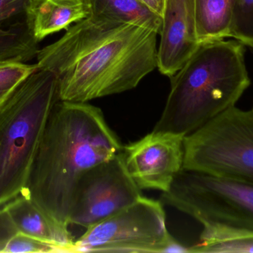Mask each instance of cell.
Instances as JSON below:
<instances>
[{
	"label": "cell",
	"instance_id": "1",
	"mask_svg": "<svg viewBox=\"0 0 253 253\" xmlns=\"http://www.w3.org/2000/svg\"><path fill=\"white\" fill-rule=\"evenodd\" d=\"M156 31L89 16L40 49V69L56 75L58 99L87 102L135 89L158 66Z\"/></svg>",
	"mask_w": 253,
	"mask_h": 253
},
{
	"label": "cell",
	"instance_id": "2",
	"mask_svg": "<svg viewBox=\"0 0 253 253\" xmlns=\"http://www.w3.org/2000/svg\"><path fill=\"white\" fill-rule=\"evenodd\" d=\"M123 149L100 108L87 102L58 101L22 194L53 221L68 227L83 175Z\"/></svg>",
	"mask_w": 253,
	"mask_h": 253
},
{
	"label": "cell",
	"instance_id": "3",
	"mask_svg": "<svg viewBox=\"0 0 253 253\" xmlns=\"http://www.w3.org/2000/svg\"><path fill=\"white\" fill-rule=\"evenodd\" d=\"M245 53V45L236 40L201 43L170 77V92L153 130L187 136L236 105L251 85Z\"/></svg>",
	"mask_w": 253,
	"mask_h": 253
},
{
	"label": "cell",
	"instance_id": "4",
	"mask_svg": "<svg viewBox=\"0 0 253 253\" xmlns=\"http://www.w3.org/2000/svg\"><path fill=\"white\" fill-rule=\"evenodd\" d=\"M58 99L51 71L39 68L0 108V207L23 193Z\"/></svg>",
	"mask_w": 253,
	"mask_h": 253
},
{
	"label": "cell",
	"instance_id": "5",
	"mask_svg": "<svg viewBox=\"0 0 253 253\" xmlns=\"http://www.w3.org/2000/svg\"><path fill=\"white\" fill-rule=\"evenodd\" d=\"M161 202L203 227L253 233V182L182 169Z\"/></svg>",
	"mask_w": 253,
	"mask_h": 253
},
{
	"label": "cell",
	"instance_id": "6",
	"mask_svg": "<svg viewBox=\"0 0 253 253\" xmlns=\"http://www.w3.org/2000/svg\"><path fill=\"white\" fill-rule=\"evenodd\" d=\"M183 169L253 182V112L235 106L184 137Z\"/></svg>",
	"mask_w": 253,
	"mask_h": 253
},
{
	"label": "cell",
	"instance_id": "7",
	"mask_svg": "<svg viewBox=\"0 0 253 253\" xmlns=\"http://www.w3.org/2000/svg\"><path fill=\"white\" fill-rule=\"evenodd\" d=\"M71 253L187 252L168 231L161 201L141 196L115 215L86 229Z\"/></svg>",
	"mask_w": 253,
	"mask_h": 253
},
{
	"label": "cell",
	"instance_id": "8",
	"mask_svg": "<svg viewBox=\"0 0 253 253\" xmlns=\"http://www.w3.org/2000/svg\"><path fill=\"white\" fill-rule=\"evenodd\" d=\"M142 196L128 172L123 151L86 172L79 181L70 224L88 228Z\"/></svg>",
	"mask_w": 253,
	"mask_h": 253
},
{
	"label": "cell",
	"instance_id": "9",
	"mask_svg": "<svg viewBox=\"0 0 253 253\" xmlns=\"http://www.w3.org/2000/svg\"><path fill=\"white\" fill-rule=\"evenodd\" d=\"M184 135L155 131L123 147L126 169L140 189L169 191L184 164Z\"/></svg>",
	"mask_w": 253,
	"mask_h": 253
},
{
	"label": "cell",
	"instance_id": "10",
	"mask_svg": "<svg viewBox=\"0 0 253 253\" xmlns=\"http://www.w3.org/2000/svg\"><path fill=\"white\" fill-rule=\"evenodd\" d=\"M159 35L157 68L170 78L200 45L196 34V0H166Z\"/></svg>",
	"mask_w": 253,
	"mask_h": 253
},
{
	"label": "cell",
	"instance_id": "11",
	"mask_svg": "<svg viewBox=\"0 0 253 253\" xmlns=\"http://www.w3.org/2000/svg\"><path fill=\"white\" fill-rule=\"evenodd\" d=\"M90 15L87 0H30L25 10V22L33 37L40 43Z\"/></svg>",
	"mask_w": 253,
	"mask_h": 253
},
{
	"label": "cell",
	"instance_id": "12",
	"mask_svg": "<svg viewBox=\"0 0 253 253\" xmlns=\"http://www.w3.org/2000/svg\"><path fill=\"white\" fill-rule=\"evenodd\" d=\"M19 233L52 244L61 253H71L74 241L68 230L47 216L35 202L19 195L4 206Z\"/></svg>",
	"mask_w": 253,
	"mask_h": 253
},
{
	"label": "cell",
	"instance_id": "13",
	"mask_svg": "<svg viewBox=\"0 0 253 253\" xmlns=\"http://www.w3.org/2000/svg\"><path fill=\"white\" fill-rule=\"evenodd\" d=\"M236 0H196V34L199 43L230 37Z\"/></svg>",
	"mask_w": 253,
	"mask_h": 253
},
{
	"label": "cell",
	"instance_id": "14",
	"mask_svg": "<svg viewBox=\"0 0 253 253\" xmlns=\"http://www.w3.org/2000/svg\"><path fill=\"white\" fill-rule=\"evenodd\" d=\"M90 16L145 27L160 34L162 18L139 0H87Z\"/></svg>",
	"mask_w": 253,
	"mask_h": 253
},
{
	"label": "cell",
	"instance_id": "15",
	"mask_svg": "<svg viewBox=\"0 0 253 253\" xmlns=\"http://www.w3.org/2000/svg\"><path fill=\"white\" fill-rule=\"evenodd\" d=\"M188 253H253V233L203 227L199 243Z\"/></svg>",
	"mask_w": 253,
	"mask_h": 253
},
{
	"label": "cell",
	"instance_id": "16",
	"mask_svg": "<svg viewBox=\"0 0 253 253\" xmlns=\"http://www.w3.org/2000/svg\"><path fill=\"white\" fill-rule=\"evenodd\" d=\"M38 44L25 22L0 30V60L29 62L37 57Z\"/></svg>",
	"mask_w": 253,
	"mask_h": 253
},
{
	"label": "cell",
	"instance_id": "17",
	"mask_svg": "<svg viewBox=\"0 0 253 253\" xmlns=\"http://www.w3.org/2000/svg\"><path fill=\"white\" fill-rule=\"evenodd\" d=\"M38 69L37 63L0 60V108L19 85Z\"/></svg>",
	"mask_w": 253,
	"mask_h": 253
},
{
	"label": "cell",
	"instance_id": "18",
	"mask_svg": "<svg viewBox=\"0 0 253 253\" xmlns=\"http://www.w3.org/2000/svg\"><path fill=\"white\" fill-rule=\"evenodd\" d=\"M230 37L253 48V0H236Z\"/></svg>",
	"mask_w": 253,
	"mask_h": 253
},
{
	"label": "cell",
	"instance_id": "19",
	"mask_svg": "<svg viewBox=\"0 0 253 253\" xmlns=\"http://www.w3.org/2000/svg\"><path fill=\"white\" fill-rule=\"evenodd\" d=\"M61 253L60 250L47 242L18 232L9 241L4 253Z\"/></svg>",
	"mask_w": 253,
	"mask_h": 253
},
{
	"label": "cell",
	"instance_id": "20",
	"mask_svg": "<svg viewBox=\"0 0 253 253\" xmlns=\"http://www.w3.org/2000/svg\"><path fill=\"white\" fill-rule=\"evenodd\" d=\"M29 1L30 0H0V29L13 25L5 26L10 20L20 16L25 17V10Z\"/></svg>",
	"mask_w": 253,
	"mask_h": 253
},
{
	"label": "cell",
	"instance_id": "21",
	"mask_svg": "<svg viewBox=\"0 0 253 253\" xmlns=\"http://www.w3.org/2000/svg\"><path fill=\"white\" fill-rule=\"evenodd\" d=\"M17 233V229L4 206L0 207V253H4L9 241Z\"/></svg>",
	"mask_w": 253,
	"mask_h": 253
},
{
	"label": "cell",
	"instance_id": "22",
	"mask_svg": "<svg viewBox=\"0 0 253 253\" xmlns=\"http://www.w3.org/2000/svg\"><path fill=\"white\" fill-rule=\"evenodd\" d=\"M139 1L162 18L166 0H139Z\"/></svg>",
	"mask_w": 253,
	"mask_h": 253
},
{
	"label": "cell",
	"instance_id": "23",
	"mask_svg": "<svg viewBox=\"0 0 253 253\" xmlns=\"http://www.w3.org/2000/svg\"><path fill=\"white\" fill-rule=\"evenodd\" d=\"M252 111H253V109H252Z\"/></svg>",
	"mask_w": 253,
	"mask_h": 253
}]
</instances>
